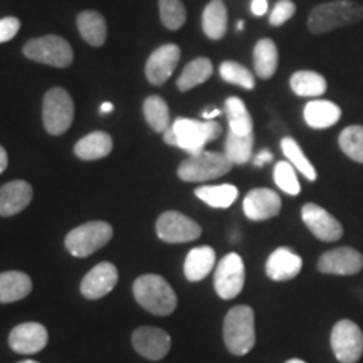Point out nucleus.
<instances>
[{
  "mask_svg": "<svg viewBox=\"0 0 363 363\" xmlns=\"http://www.w3.org/2000/svg\"><path fill=\"white\" fill-rule=\"evenodd\" d=\"M222 133V126L216 120L197 121L190 118H177L170 128L163 133L167 145L179 147L189 155L203 152L207 143L214 142Z\"/></svg>",
  "mask_w": 363,
  "mask_h": 363,
  "instance_id": "1",
  "label": "nucleus"
},
{
  "mask_svg": "<svg viewBox=\"0 0 363 363\" xmlns=\"http://www.w3.org/2000/svg\"><path fill=\"white\" fill-rule=\"evenodd\" d=\"M363 19V7L352 0H337L316 6L308 16V29L313 34H326L335 29L357 24Z\"/></svg>",
  "mask_w": 363,
  "mask_h": 363,
  "instance_id": "2",
  "label": "nucleus"
},
{
  "mask_svg": "<svg viewBox=\"0 0 363 363\" xmlns=\"http://www.w3.org/2000/svg\"><path fill=\"white\" fill-rule=\"evenodd\" d=\"M133 294L136 303L157 316L172 315L177 308V296L165 278L158 274H143L135 279Z\"/></svg>",
  "mask_w": 363,
  "mask_h": 363,
  "instance_id": "3",
  "label": "nucleus"
},
{
  "mask_svg": "<svg viewBox=\"0 0 363 363\" xmlns=\"http://www.w3.org/2000/svg\"><path fill=\"white\" fill-rule=\"evenodd\" d=\"M224 342L233 355H246L256 345V326L251 306H234L224 320Z\"/></svg>",
  "mask_w": 363,
  "mask_h": 363,
  "instance_id": "4",
  "label": "nucleus"
},
{
  "mask_svg": "<svg viewBox=\"0 0 363 363\" xmlns=\"http://www.w3.org/2000/svg\"><path fill=\"white\" fill-rule=\"evenodd\" d=\"M230 169H233V162L225 157V153L203 150L197 155L185 158L179 165L177 174L184 182H207L229 174Z\"/></svg>",
  "mask_w": 363,
  "mask_h": 363,
  "instance_id": "5",
  "label": "nucleus"
},
{
  "mask_svg": "<svg viewBox=\"0 0 363 363\" xmlns=\"http://www.w3.org/2000/svg\"><path fill=\"white\" fill-rule=\"evenodd\" d=\"M74 120V103L62 88H52L44 94L43 123L49 135L59 136L71 128Z\"/></svg>",
  "mask_w": 363,
  "mask_h": 363,
  "instance_id": "6",
  "label": "nucleus"
},
{
  "mask_svg": "<svg viewBox=\"0 0 363 363\" xmlns=\"http://www.w3.org/2000/svg\"><path fill=\"white\" fill-rule=\"evenodd\" d=\"M113 238V227L108 222L91 220L72 229L66 235V249L76 257H86L106 246Z\"/></svg>",
  "mask_w": 363,
  "mask_h": 363,
  "instance_id": "7",
  "label": "nucleus"
},
{
  "mask_svg": "<svg viewBox=\"0 0 363 363\" xmlns=\"http://www.w3.org/2000/svg\"><path fill=\"white\" fill-rule=\"evenodd\" d=\"M24 56L30 61L40 62L54 67H67L72 65V48L66 39L59 35H43V38L30 39L22 49Z\"/></svg>",
  "mask_w": 363,
  "mask_h": 363,
  "instance_id": "8",
  "label": "nucleus"
},
{
  "mask_svg": "<svg viewBox=\"0 0 363 363\" xmlns=\"http://www.w3.org/2000/svg\"><path fill=\"white\" fill-rule=\"evenodd\" d=\"M331 348L340 363H357L363 355L360 326L352 320H340L331 330Z\"/></svg>",
  "mask_w": 363,
  "mask_h": 363,
  "instance_id": "9",
  "label": "nucleus"
},
{
  "mask_svg": "<svg viewBox=\"0 0 363 363\" xmlns=\"http://www.w3.org/2000/svg\"><path fill=\"white\" fill-rule=\"evenodd\" d=\"M244 281H246V269H244L242 257L238 252H229L222 257L214 274L216 293L222 299H233L242 291Z\"/></svg>",
  "mask_w": 363,
  "mask_h": 363,
  "instance_id": "10",
  "label": "nucleus"
},
{
  "mask_svg": "<svg viewBox=\"0 0 363 363\" xmlns=\"http://www.w3.org/2000/svg\"><path fill=\"white\" fill-rule=\"evenodd\" d=\"M202 229L197 222L180 212H163L157 220V235L163 242L180 244L201 238Z\"/></svg>",
  "mask_w": 363,
  "mask_h": 363,
  "instance_id": "11",
  "label": "nucleus"
},
{
  "mask_svg": "<svg viewBox=\"0 0 363 363\" xmlns=\"http://www.w3.org/2000/svg\"><path fill=\"white\" fill-rule=\"evenodd\" d=\"M301 217L313 235L323 242H335L343 235V225L318 203H305L301 208Z\"/></svg>",
  "mask_w": 363,
  "mask_h": 363,
  "instance_id": "12",
  "label": "nucleus"
},
{
  "mask_svg": "<svg viewBox=\"0 0 363 363\" xmlns=\"http://www.w3.org/2000/svg\"><path fill=\"white\" fill-rule=\"evenodd\" d=\"M180 61V48L177 44H163L157 51L150 54L147 66H145V74L150 84L162 86L170 79L174 74L175 67Z\"/></svg>",
  "mask_w": 363,
  "mask_h": 363,
  "instance_id": "13",
  "label": "nucleus"
},
{
  "mask_svg": "<svg viewBox=\"0 0 363 363\" xmlns=\"http://www.w3.org/2000/svg\"><path fill=\"white\" fill-rule=\"evenodd\" d=\"M131 342H133L135 350L148 360H162L172 347L170 335L155 326H142L135 330Z\"/></svg>",
  "mask_w": 363,
  "mask_h": 363,
  "instance_id": "14",
  "label": "nucleus"
},
{
  "mask_svg": "<svg viewBox=\"0 0 363 363\" xmlns=\"http://www.w3.org/2000/svg\"><path fill=\"white\" fill-rule=\"evenodd\" d=\"M363 267V256L353 247H337L326 251L318 261V269L325 274L352 276L360 272Z\"/></svg>",
  "mask_w": 363,
  "mask_h": 363,
  "instance_id": "15",
  "label": "nucleus"
},
{
  "mask_svg": "<svg viewBox=\"0 0 363 363\" xmlns=\"http://www.w3.org/2000/svg\"><path fill=\"white\" fill-rule=\"evenodd\" d=\"M49 335L45 326L40 323H21L11 331L9 335V345L16 353H22V355H30V353L43 352L48 345Z\"/></svg>",
  "mask_w": 363,
  "mask_h": 363,
  "instance_id": "16",
  "label": "nucleus"
},
{
  "mask_svg": "<svg viewBox=\"0 0 363 363\" xmlns=\"http://www.w3.org/2000/svg\"><path fill=\"white\" fill-rule=\"evenodd\" d=\"M283 202L281 197L271 189H254L244 197V214L251 220H267L281 212Z\"/></svg>",
  "mask_w": 363,
  "mask_h": 363,
  "instance_id": "17",
  "label": "nucleus"
},
{
  "mask_svg": "<svg viewBox=\"0 0 363 363\" xmlns=\"http://www.w3.org/2000/svg\"><path fill=\"white\" fill-rule=\"evenodd\" d=\"M118 283V269L111 262H99L88 271L81 281V294L88 299H99L115 289Z\"/></svg>",
  "mask_w": 363,
  "mask_h": 363,
  "instance_id": "18",
  "label": "nucleus"
},
{
  "mask_svg": "<svg viewBox=\"0 0 363 363\" xmlns=\"http://www.w3.org/2000/svg\"><path fill=\"white\" fill-rule=\"evenodd\" d=\"M34 190L26 180H12L0 187V217H12L29 206Z\"/></svg>",
  "mask_w": 363,
  "mask_h": 363,
  "instance_id": "19",
  "label": "nucleus"
},
{
  "mask_svg": "<svg viewBox=\"0 0 363 363\" xmlns=\"http://www.w3.org/2000/svg\"><path fill=\"white\" fill-rule=\"evenodd\" d=\"M303 259L288 247H279L271 254L266 262V274L272 281H289L299 274Z\"/></svg>",
  "mask_w": 363,
  "mask_h": 363,
  "instance_id": "20",
  "label": "nucleus"
},
{
  "mask_svg": "<svg viewBox=\"0 0 363 363\" xmlns=\"http://www.w3.org/2000/svg\"><path fill=\"white\" fill-rule=\"evenodd\" d=\"M306 125L313 130H326L337 125L342 118V108L337 103L326 99H313L303 111Z\"/></svg>",
  "mask_w": 363,
  "mask_h": 363,
  "instance_id": "21",
  "label": "nucleus"
},
{
  "mask_svg": "<svg viewBox=\"0 0 363 363\" xmlns=\"http://www.w3.org/2000/svg\"><path fill=\"white\" fill-rule=\"evenodd\" d=\"M216 266V251L211 246L195 247L187 254L184 264L185 278L190 283H197V281L206 279L211 271Z\"/></svg>",
  "mask_w": 363,
  "mask_h": 363,
  "instance_id": "22",
  "label": "nucleus"
},
{
  "mask_svg": "<svg viewBox=\"0 0 363 363\" xmlns=\"http://www.w3.org/2000/svg\"><path fill=\"white\" fill-rule=\"evenodd\" d=\"M33 291V281L26 272H0V303H16Z\"/></svg>",
  "mask_w": 363,
  "mask_h": 363,
  "instance_id": "23",
  "label": "nucleus"
},
{
  "mask_svg": "<svg viewBox=\"0 0 363 363\" xmlns=\"http://www.w3.org/2000/svg\"><path fill=\"white\" fill-rule=\"evenodd\" d=\"M252 61L254 72H256L257 78L271 79L274 76V72L278 71L279 65V52L274 40L267 38L257 40V44L254 45Z\"/></svg>",
  "mask_w": 363,
  "mask_h": 363,
  "instance_id": "24",
  "label": "nucleus"
},
{
  "mask_svg": "<svg viewBox=\"0 0 363 363\" xmlns=\"http://www.w3.org/2000/svg\"><path fill=\"white\" fill-rule=\"evenodd\" d=\"M113 150V138L106 131H93V133L83 136L74 145L76 157L81 160L91 162L108 157Z\"/></svg>",
  "mask_w": 363,
  "mask_h": 363,
  "instance_id": "25",
  "label": "nucleus"
},
{
  "mask_svg": "<svg viewBox=\"0 0 363 363\" xmlns=\"http://www.w3.org/2000/svg\"><path fill=\"white\" fill-rule=\"evenodd\" d=\"M78 30L86 43L94 48H101L106 43L108 38V26L101 13L96 11H84L81 12L76 19Z\"/></svg>",
  "mask_w": 363,
  "mask_h": 363,
  "instance_id": "26",
  "label": "nucleus"
},
{
  "mask_svg": "<svg viewBox=\"0 0 363 363\" xmlns=\"http://www.w3.org/2000/svg\"><path fill=\"white\" fill-rule=\"evenodd\" d=\"M202 29L208 39L219 40L227 33V7L224 0H211L203 9Z\"/></svg>",
  "mask_w": 363,
  "mask_h": 363,
  "instance_id": "27",
  "label": "nucleus"
},
{
  "mask_svg": "<svg viewBox=\"0 0 363 363\" xmlns=\"http://www.w3.org/2000/svg\"><path fill=\"white\" fill-rule=\"evenodd\" d=\"M212 72H214V66H212L211 59H194V61H190L189 65L184 67V71H182L180 78L177 79V88H179L182 93L194 89L195 86L206 83V81L212 76Z\"/></svg>",
  "mask_w": 363,
  "mask_h": 363,
  "instance_id": "28",
  "label": "nucleus"
},
{
  "mask_svg": "<svg viewBox=\"0 0 363 363\" xmlns=\"http://www.w3.org/2000/svg\"><path fill=\"white\" fill-rule=\"evenodd\" d=\"M293 93L303 98H318L326 93V79L315 71H296L289 79Z\"/></svg>",
  "mask_w": 363,
  "mask_h": 363,
  "instance_id": "29",
  "label": "nucleus"
},
{
  "mask_svg": "<svg viewBox=\"0 0 363 363\" xmlns=\"http://www.w3.org/2000/svg\"><path fill=\"white\" fill-rule=\"evenodd\" d=\"M195 195L206 202L207 206L214 208H227L238 201L239 190L235 185L224 184V185H206L195 190Z\"/></svg>",
  "mask_w": 363,
  "mask_h": 363,
  "instance_id": "30",
  "label": "nucleus"
},
{
  "mask_svg": "<svg viewBox=\"0 0 363 363\" xmlns=\"http://www.w3.org/2000/svg\"><path fill=\"white\" fill-rule=\"evenodd\" d=\"M225 115L229 120V131L238 135L252 133V118L246 104L238 96L225 99Z\"/></svg>",
  "mask_w": 363,
  "mask_h": 363,
  "instance_id": "31",
  "label": "nucleus"
},
{
  "mask_svg": "<svg viewBox=\"0 0 363 363\" xmlns=\"http://www.w3.org/2000/svg\"><path fill=\"white\" fill-rule=\"evenodd\" d=\"M254 147V133L238 135L229 131L225 138L224 153L225 157L233 162V165H244L252 158Z\"/></svg>",
  "mask_w": 363,
  "mask_h": 363,
  "instance_id": "32",
  "label": "nucleus"
},
{
  "mask_svg": "<svg viewBox=\"0 0 363 363\" xmlns=\"http://www.w3.org/2000/svg\"><path fill=\"white\" fill-rule=\"evenodd\" d=\"M145 120L150 128L157 133H165L170 128L169 104L160 96H148L143 103Z\"/></svg>",
  "mask_w": 363,
  "mask_h": 363,
  "instance_id": "33",
  "label": "nucleus"
},
{
  "mask_svg": "<svg viewBox=\"0 0 363 363\" xmlns=\"http://www.w3.org/2000/svg\"><path fill=\"white\" fill-rule=\"evenodd\" d=\"M281 150H283L284 157L288 158V162L296 169L299 174L305 175L310 182H315L318 179L315 167L311 165V162L308 160V157L303 153L301 147H299L298 142L291 136H284L281 140Z\"/></svg>",
  "mask_w": 363,
  "mask_h": 363,
  "instance_id": "34",
  "label": "nucleus"
},
{
  "mask_svg": "<svg viewBox=\"0 0 363 363\" xmlns=\"http://www.w3.org/2000/svg\"><path fill=\"white\" fill-rule=\"evenodd\" d=\"M338 145L348 158L363 163V126H347L338 136Z\"/></svg>",
  "mask_w": 363,
  "mask_h": 363,
  "instance_id": "35",
  "label": "nucleus"
},
{
  "mask_svg": "<svg viewBox=\"0 0 363 363\" xmlns=\"http://www.w3.org/2000/svg\"><path fill=\"white\" fill-rule=\"evenodd\" d=\"M220 78L225 81V83L235 84L239 88L244 89H254L256 88V79H254V74L247 69L246 66L239 65L235 61H224L219 67Z\"/></svg>",
  "mask_w": 363,
  "mask_h": 363,
  "instance_id": "36",
  "label": "nucleus"
},
{
  "mask_svg": "<svg viewBox=\"0 0 363 363\" xmlns=\"http://www.w3.org/2000/svg\"><path fill=\"white\" fill-rule=\"evenodd\" d=\"M160 21L169 30H179L187 21V11L182 0H160Z\"/></svg>",
  "mask_w": 363,
  "mask_h": 363,
  "instance_id": "37",
  "label": "nucleus"
},
{
  "mask_svg": "<svg viewBox=\"0 0 363 363\" xmlns=\"http://www.w3.org/2000/svg\"><path fill=\"white\" fill-rule=\"evenodd\" d=\"M274 182L276 185L288 195H298L301 192L296 169L289 162H278L274 165Z\"/></svg>",
  "mask_w": 363,
  "mask_h": 363,
  "instance_id": "38",
  "label": "nucleus"
},
{
  "mask_svg": "<svg viewBox=\"0 0 363 363\" xmlns=\"http://www.w3.org/2000/svg\"><path fill=\"white\" fill-rule=\"evenodd\" d=\"M296 13V6L291 2V0H281L272 9V12L269 13V24L278 27L283 26L284 22H288L291 17Z\"/></svg>",
  "mask_w": 363,
  "mask_h": 363,
  "instance_id": "39",
  "label": "nucleus"
},
{
  "mask_svg": "<svg viewBox=\"0 0 363 363\" xmlns=\"http://www.w3.org/2000/svg\"><path fill=\"white\" fill-rule=\"evenodd\" d=\"M21 29V21L17 17H4L0 19V44L9 43L16 38Z\"/></svg>",
  "mask_w": 363,
  "mask_h": 363,
  "instance_id": "40",
  "label": "nucleus"
},
{
  "mask_svg": "<svg viewBox=\"0 0 363 363\" xmlns=\"http://www.w3.org/2000/svg\"><path fill=\"white\" fill-rule=\"evenodd\" d=\"M251 11L254 16L261 17L267 12V0H252L251 2Z\"/></svg>",
  "mask_w": 363,
  "mask_h": 363,
  "instance_id": "41",
  "label": "nucleus"
},
{
  "mask_svg": "<svg viewBox=\"0 0 363 363\" xmlns=\"http://www.w3.org/2000/svg\"><path fill=\"white\" fill-rule=\"evenodd\" d=\"M271 160H272V153L269 150H262V152H259L256 157H254V165L262 167L266 165V163H269Z\"/></svg>",
  "mask_w": 363,
  "mask_h": 363,
  "instance_id": "42",
  "label": "nucleus"
},
{
  "mask_svg": "<svg viewBox=\"0 0 363 363\" xmlns=\"http://www.w3.org/2000/svg\"><path fill=\"white\" fill-rule=\"evenodd\" d=\"M7 165H9L7 152H6V148L0 147V174H4V172H6Z\"/></svg>",
  "mask_w": 363,
  "mask_h": 363,
  "instance_id": "43",
  "label": "nucleus"
},
{
  "mask_svg": "<svg viewBox=\"0 0 363 363\" xmlns=\"http://www.w3.org/2000/svg\"><path fill=\"white\" fill-rule=\"evenodd\" d=\"M219 115H220V110H212V111H203L202 118L203 120H214V118Z\"/></svg>",
  "mask_w": 363,
  "mask_h": 363,
  "instance_id": "44",
  "label": "nucleus"
},
{
  "mask_svg": "<svg viewBox=\"0 0 363 363\" xmlns=\"http://www.w3.org/2000/svg\"><path fill=\"white\" fill-rule=\"evenodd\" d=\"M113 111V104L111 103H103L101 104V113H111Z\"/></svg>",
  "mask_w": 363,
  "mask_h": 363,
  "instance_id": "45",
  "label": "nucleus"
},
{
  "mask_svg": "<svg viewBox=\"0 0 363 363\" xmlns=\"http://www.w3.org/2000/svg\"><path fill=\"white\" fill-rule=\"evenodd\" d=\"M286 363H306V362H303V360H299V358H293V360H288Z\"/></svg>",
  "mask_w": 363,
  "mask_h": 363,
  "instance_id": "46",
  "label": "nucleus"
},
{
  "mask_svg": "<svg viewBox=\"0 0 363 363\" xmlns=\"http://www.w3.org/2000/svg\"><path fill=\"white\" fill-rule=\"evenodd\" d=\"M244 29V21H239V24H238V30H242Z\"/></svg>",
  "mask_w": 363,
  "mask_h": 363,
  "instance_id": "47",
  "label": "nucleus"
},
{
  "mask_svg": "<svg viewBox=\"0 0 363 363\" xmlns=\"http://www.w3.org/2000/svg\"><path fill=\"white\" fill-rule=\"evenodd\" d=\"M19 363H39V362H34V360H24V362H19Z\"/></svg>",
  "mask_w": 363,
  "mask_h": 363,
  "instance_id": "48",
  "label": "nucleus"
}]
</instances>
